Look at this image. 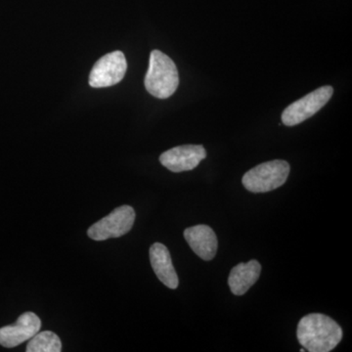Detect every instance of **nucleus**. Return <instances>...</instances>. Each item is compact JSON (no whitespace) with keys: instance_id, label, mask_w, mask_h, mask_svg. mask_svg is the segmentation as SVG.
Instances as JSON below:
<instances>
[{"instance_id":"obj_12","label":"nucleus","mask_w":352,"mask_h":352,"mask_svg":"<svg viewBox=\"0 0 352 352\" xmlns=\"http://www.w3.org/2000/svg\"><path fill=\"white\" fill-rule=\"evenodd\" d=\"M27 352H60L62 351L61 340L56 333L50 331L36 333L28 344Z\"/></svg>"},{"instance_id":"obj_7","label":"nucleus","mask_w":352,"mask_h":352,"mask_svg":"<svg viewBox=\"0 0 352 352\" xmlns=\"http://www.w3.org/2000/svg\"><path fill=\"white\" fill-rule=\"evenodd\" d=\"M207 152L201 145H182L163 153L160 162L173 173L194 170L206 159Z\"/></svg>"},{"instance_id":"obj_5","label":"nucleus","mask_w":352,"mask_h":352,"mask_svg":"<svg viewBox=\"0 0 352 352\" xmlns=\"http://www.w3.org/2000/svg\"><path fill=\"white\" fill-rule=\"evenodd\" d=\"M135 221V212L131 206H122L115 208L110 214L104 217L87 231L88 237L94 241H105L119 238L131 230Z\"/></svg>"},{"instance_id":"obj_8","label":"nucleus","mask_w":352,"mask_h":352,"mask_svg":"<svg viewBox=\"0 0 352 352\" xmlns=\"http://www.w3.org/2000/svg\"><path fill=\"white\" fill-rule=\"evenodd\" d=\"M41 328V321L34 312H25L21 315L12 325L0 329V344L7 349L18 346L30 340Z\"/></svg>"},{"instance_id":"obj_3","label":"nucleus","mask_w":352,"mask_h":352,"mask_svg":"<svg viewBox=\"0 0 352 352\" xmlns=\"http://www.w3.org/2000/svg\"><path fill=\"white\" fill-rule=\"evenodd\" d=\"M289 164L282 160L258 164L243 176L242 183L252 193H266L279 188L288 179Z\"/></svg>"},{"instance_id":"obj_6","label":"nucleus","mask_w":352,"mask_h":352,"mask_svg":"<svg viewBox=\"0 0 352 352\" xmlns=\"http://www.w3.org/2000/svg\"><path fill=\"white\" fill-rule=\"evenodd\" d=\"M126 69V56L122 51L109 53L95 63L89 76L90 87L102 88L117 85L124 78Z\"/></svg>"},{"instance_id":"obj_9","label":"nucleus","mask_w":352,"mask_h":352,"mask_svg":"<svg viewBox=\"0 0 352 352\" xmlns=\"http://www.w3.org/2000/svg\"><path fill=\"white\" fill-rule=\"evenodd\" d=\"M185 240L197 256L204 261H212L217 252V235L210 226H200L189 227L184 231Z\"/></svg>"},{"instance_id":"obj_2","label":"nucleus","mask_w":352,"mask_h":352,"mask_svg":"<svg viewBox=\"0 0 352 352\" xmlns=\"http://www.w3.org/2000/svg\"><path fill=\"white\" fill-rule=\"evenodd\" d=\"M144 83L146 89L152 96L159 99L170 97L179 85L175 62L161 51L153 50Z\"/></svg>"},{"instance_id":"obj_10","label":"nucleus","mask_w":352,"mask_h":352,"mask_svg":"<svg viewBox=\"0 0 352 352\" xmlns=\"http://www.w3.org/2000/svg\"><path fill=\"white\" fill-rule=\"evenodd\" d=\"M150 261L155 274L160 281L170 289H176L179 284L170 252L166 245L155 243L150 248Z\"/></svg>"},{"instance_id":"obj_1","label":"nucleus","mask_w":352,"mask_h":352,"mask_svg":"<svg viewBox=\"0 0 352 352\" xmlns=\"http://www.w3.org/2000/svg\"><path fill=\"white\" fill-rule=\"evenodd\" d=\"M296 337L305 351L329 352L340 344L342 330L339 324L327 315L311 314L298 322Z\"/></svg>"},{"instance_id":"obj_11","label":"nucleus","mask_w":352,"mask_h":352,"mask_svg":"<svg viewBox=\"0 0 352 352\" xmlns=\"http://www.w3.org/2000/svg\"><path fill=\"white\" fill-rule=\"evenodd\" d=\"M261 265L258 261L239 263L231 270L228 278L229 288L235 296H243L258 281Z\"/></svg>"},{"instance_id":"obj_4","label":"nucleus","mask_w":352,"mask_h":352,"mask_svg":"<svg viewBox=\"0 0 352 352\" xmlns=\"http://www.w3.org/2000/svg\"><path fill=\"white\" fill-rule=\"evenodd\" d=\"M333 88L327 85L317 88L311 94L294 102L282 113V122L286 126H295L302 124L319 112L333 96Z\"/></svg>"}]
</instances>
